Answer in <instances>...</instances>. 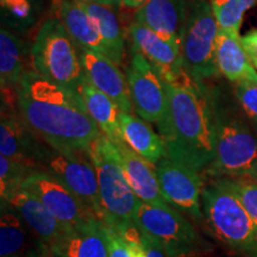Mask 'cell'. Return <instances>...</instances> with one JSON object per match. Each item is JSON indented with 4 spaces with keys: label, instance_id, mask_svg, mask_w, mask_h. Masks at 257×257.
Wrapping results in <instances>:
<instances>
[{
    "label": "cell",
    "instance_id": "obj_1",
    "mask_svg": "<svg viewBox=\"0 0 257 257\" xmlns=\"http://www.w3.org/2000/svg\"><path fill=\"white\" fill-rule=\"evenodd\" d=\"M16 100L24 123L56 152L86 153L100 135L81 93L57 85L35 70L24 74Z\"/></svg>",
    "mask_w": 257,
    "mask_h": 257
},
{
    "label": "cell",
    "instance_id": "obj_2",
    "mask_svg": "<svg viewBox=\"0 0 257 257\" xmlns=\"http://www.w3.org/2000/svg\"><path fill=\"white\" fill-rule=\"evenodd\" d=\"M167 112L157 125L167 156L199 173L205 172L216 153V120L211 91L187 73L178 81H167Z\"/></svg>",
    "mask_w": 257,
    "mask_h": 257
},
{
    "label": "cell",
    "instance_id": "obj_3",
    "mask_svg": "<svg viewBox=\"0 0 257 257\" xmlns=\"http://www.w3.org/2000/svg\"><path fill=\"white\" fill-rule=\"evenodd\" d=\"M216 120V153L205 174L212 179L245 178L257 161V121L219 89L211 91ZM237 101V100H236Z\"/></svg>",
    "mask_w": 257,
    "mask_h": 257
},
{
    "label": "cell",
    "instance_id": "obj_4",
    "mask_svg": "<svg viewBox=\"0 0 257 257\" xmlns=\"http://www.w3.org/2000/svg\"><path fill=\"white\" fill-rule=\"evenodd\" d=\"M88 155L98 178L104 224L124 236L137 234L135 217L142 201L128 184L117 146L100 133L89 147Z\"/></svg>",
    "mask_w": 257,
    "mask_h": 257
},
{
    "label": "cell",
    "instance_id": "obj_5",
    "mask_svg": "<svg viewBox=\"0 0 257 257\" xmlns=\"http://www.w3.org/2000/svg\"><path fill=\"white\" fill-rule=\"evenodd\" d=\"M202 216L218 239L244 257H257V226L238 195L223 179L204 186Z\"/></svg>",
    "mask_w": 257,
    "mask_h": 257
},
{
    "label": "cell",
    "instance_id": "obj_6",
    "mask_svg": "<svg viewBox=\"0 0 257 257\" xmlns=\"http://www.w3.org/2000/svg\"><path fill=\"white\" fill-rule=\"evenodd\" d=\"M31 62L35 72L50 81L80 92L86 81L79 48L60 19H47L32 43Z\"/></svg>",
    "mask_w": 257,
    "mask_h": 257
},
{
    "label": "cell",
    "instance_id": "obj_7",
    "mask_svg": "<svg viewBox=\"0 0 257 257\" xmlns=\"http://www.w3.org/2000/svg\"><path fill=\"white\" fill-rule=\"evenodd\" d=\"M210 0H189L181 53L184 69L198 82L219 74L216 62V44L219 34Z\"/></svg>",
    "mask_w": 257,
    "mask_h": 257
},
{
    "label": "cell",
    "instance_id": "obj_8",
    "mask_svg": "<svg viewBox=\"0 0 257 257\" xmlns=\"http://www.w3.org/2000/svg\"><path fill=\"white\" fill-rule=\"evenodd\" d=\"M135 224L165 250L168 257H188L204 248L201 237L193 225L172 205L141 202Z\"/></svg>",
    "mask_w": 257,
    "mask_h": 257
},
{
    "label": "cell",
    "instance_id": "obj_9",
    "mask_svg": "<svg viewBox=\"0 0 257 257\" xmlns=\"http://www.w3.org/2000/svg\"><path fill=\"white\" fill-rule=\"evenodd\" d=\"M126 80L135 112L148 123L159 125L168 106L165 76L142 54L134 51L126 70Z\"/></svg>",
    "mask_w": 257,
    "mask_h": 257
},
{
    "label": "cell",
    "instance_id": "obj_10",
    "mask_svg": "<svg viewBox=\"0 0 257 257\" xmlns=\"http://www.w3.org/2000/svg\"><path fill=\"white\" fill-rule=\"evenodd\" d=\"M22 188L32 193L68 229L99 219L73 191L48 170H35Z\"/></svg>",
    "mask_w": 257,
    "mask_h": 257
},
{
    "label": "cell",
    "instance_id": "obj_11",
    "mask_svg": "<svg viewBox=\"0 0 257 257\" xmlns=\"http://www.w3.org/2000/svg\"><path fill=\"white\" fill-rule=\"evenodd\" d=\"M48 172L60 179L102 221L98 178L88 152L64 154L50 148L44 160Z\"/></svg>",
    "mask_w": 257,
    "mask_h": 257
},
{
    "label": "cell",
    "instance_id": "obj_12",
    "mask_svg": "<svg viewBox=\"0 0 257 257\" xmlns=\"http://www.w3.org/2000/svg\"><path fill=\"white\" fill-rule=\"evenodd\" d=\"M155 170L161 192L168 204L194 219H201L204 217L201 197L205 185L200 173L168 156L156 163Z\"/></svg>",
    "mask_w": 257,
    "mask_h": 257
},
{
    "label": "cell",
    "instance_id": "obj_13",
    "mask_svg": "<svg viewBox=\"0 0 257 257\" xmlns=\"http://www.w3.org/2000/svg\"><path fill=\"white\" fill-rule=\"evenodd\" d=\"M128 35L134 51L142 54L159 68L167 81L175 82L186 75L181 47L136 22L128 28Z\"/></svg>",
    "mask_w": 257,
    "mask_h": 257
},
{
    "label": "cell",
    "instance_id": "obj_14",
    "mask_svg": "<svg viewBox=\"0 0 257 257\" xmlns=\"http://www.w3.org/2000/svg\"><path fill=\"white\" fill-rule=\"evenodd\" d=\"M79 53L86 80L93 87L111 98L121 112L133 113L135 110L127 80L117 67V63L96 51L79 48Z\"/></svg>",
    "mask_w": 257,
    "mask_h": 257
},
{
    "label": "cell",
    "instance_id": "obj_15",
    "mask_svg": "<svg viewBox=\"0 0 257 257\" xmlns=\"http://www.w3.org/2000/svg\"><path fill=\"white\" fill-rule=\"evenodd\" d=\"M189 0H148L135 14V22L181 47Z\"/></svg>",
    "mask_w": 257,
    "mask_h": 257
},
{
    "label": "cell",
    "instance_id": "obj_16",
    "mask_svg": "<svg viewBox=\"0 0 257 257\" xmlns=\"http://www.w3.org/2000/svg\"><path fill=\"white\" fill-rule=\"evenodd\" d=\"M4 202H8L47 248L59 242L68 230V227L64 226L36 195L23 188L16 191Z\"/></svg>",
    "mask_w": 257,
    "mask_h": 257
},
{
    "label": "cell",
    "instance_id": "obj_17",
    "mask_svg": "<svg viewBox=\"0 0 257 257\" xmlns=\"http://www.w3.org/2000/svg\"><path fill=\"white\" fill-rule=\"evenodd\" d=\"M37 135L24 123L22 117L2 114L0 121V153L3 156L23 163L35 169V165L44 161L49 150L37 142Z\"/></svg>",
    "mask_w": 257,
    "mask_h": 257
},
{
    "label": "cell",
    "instance_id": "obj_18",
    "mask_svg": "<svg viewBox=\"0 0 257 257\" xmlns=\"http://www.w3.org/2000/svg\"><path fill=\"white\" fill-rule=\"evenodd\" d=\"M49 250L55 257H108L107 226L93 219L72 227Z\"/></svg>",
    "mask_w": 257,
    "mask_h": 257
},
{
    "label": "cell",
    "instance_id": "obj_19",
    "mask_svg": "<svg viewBox=\"0 0 257 257\" xmlns=\"http://www.w3.org/2000/svg\"><path fill=\"white\" fill-rule=\"evenodd\" d=\"M53 11L54 17L60 19L78 48L96 51L108 57V50L94 21L78 0H54Z\"/></svg>",
    "mask_w": 257,
    "mask_h": 257
},
{
    "label": "cell",
    "instance_id": "obj_20",
    "mask_svg": "<svg viewBox=\"0 0 257 257\" xmlns=\"http://www.w3.org/2000/svg\"><path fill=\"white\" fill-rule=\"evenodd\" d=\"M117 148L120 153L125 175L138 199L146 204H168L161 192L155 166L134 152L126 142L117 144Z\"/></svg>",
    "mask_w": 257,
    "mask_h": 257
},
{
    "label": "cell",
    "instance_id": "obj_21",
    "mask_svg": "<svg viewBox=\"0 0 257 257\" xmlns=\"http://www.w3.org/2000/svg\"><path fill=\"white\" fill-rule=\"evenodd\" d=\"M216 62L219 73L231 82L257 83V70L244 50L239 34L220 29L216 44Z\"/></svg>",
    "mask_w": 257,
    "mask_h": 257
},
{
    "label": "cell",
    "instance_id": "obj_22",
    "mask_svg": "<svg viewBox=\"0 0 257 257\" xmlns=\"http://www.w3.org/2000/svg\"><path fill=\"white\" fill-rule=\"evenodd\" d=\"M28 55L27 43L17 32L2 27L0 30V82L2 91L17 92L28 70L24 69Z\"/></svg>",
    "mask_w": 257,
    "mask_h": 257
},
{
    "label": "cell",
    "instance_id": "obj_23",
    "mask_svg": "<svg viewBox=\"0 0 257 257\" xmlns=\"http://www.w3.org/2000/svg\"><path fill=\"white\" fill-rule=\"evenodd\" d=\"M120 127L127 146L149 163L155 166L161 159L167 156L161 135L156 134L143 119L133 113L120 112Z\"/></svg>",
    "mask_w": 257,
    "mask_h": 257
},
{
    "label": "cell",
    "instance_id": "obj_24",
    "mask_svg": "<svg viewBox=\"0 0 257 257\" xmlns=\"http://www.w3.org/2000/svg\"><path fill=\"white\" fill-rule=\"evenodd\" d=\"M88 113L102 134L115 146L125 142L120 127V110L117 104L104 93L96 89L87 80L83 82L81 91Z\"/></svg>",
    "mask_w": 257,
    "mask_h": 257
},
{
    "label": "cell",
    "instance_id": "obj_25",
    "mask_svg": "<svg viewBox=\"0 0 257 257\" xmlns=\"http://www.w3.org/2000/svg\"><path fill=\"white\" fill-rule=\"evenodd\" d=\"M78 3L94 21L108 50V57L114 63L120 64L124 57L125 41L119 19L115 14V8L94 4L85 0H78Z\"/></svg>",
    "mask_w": 257,
    "mask_h": 257
},
{
    "label": "cell",
    "instance_id": "obj_26",
    "mask_svg": "<svg viewBox=\"0 0 257 257\" xmlns=\"http://www.w3.org/2000/svg\"><path fill=\"white\" fill-rule=\"evenodd\" d=\"M27 224L12 210L8 202L2 201L0 216V256L27 257L29 233Z\"/></svg>",
    "mask_w": 257,
    "mask_h": 257
},
{
    "label": "cell",
    "instance_id": "obj_27",
    "mask_svg": "<svg viewBox=\"0 0 257 257\" xmlns=\"http://www.w3.org/2000/svg\"><path fill=\"white\" fill-rule=\"evenodd\" d=\"M46 0H0L2 27L23 34L31 30L43 14Z\"/></svg>",
    "mask_w": 257,
    "mask_h": 257
},
{
    "label": "cell",
    "instance_id": "obj_28",
    "mask_svg": "<svg viewBox=\"0 0 257 257\" xmlns=\"http://www.w3.org/2000/svg\"><path fill=\"white\" fill-rule=\"evenodd\" d=\"M212 11L221 30L239 34L244 15L257 5V0H210Z\"/></svg>",
    "mask_w": 257,
    "mask_h": 257
},
{
    "label": "cell",
    "instance_id": "obj_29",
    "mask_svg": "<svg viewBox=\"0 0 257 257\" xmlns=\"http://www.w3.org/2000/svg\"><path fill=\"white\" fill-rule=\"evenodd\" d=\"M35 172L23 163L16 162L0 155V194L2 201L8 200L16 191L22 188V184L29 174Z\"/></svg>",
    "mask_w": 257,
    "mask_h": 257
},
{
    "label": "cell",
    "instance_id": "obj_30",
    "mask_svg": "<svg viewBox=\"0 0 257 257\" xmlns=\"http://www.w3.org/2000/svg\"><path fill=\"white\" fill-rule=\"evenodd\" d=\"M227 186L238 195L244 207L257 226V185L246 179H223Z\"/></svg>",
    "mask_w": 257,
    "mask_h": 257
},
{
    "label": "cell",
    "instance_id": "obj_31",
    "mask_svg": "<svg viewBox=\"0 0 257 257\" xmlns=\"http://www.w3.org/2000/svg\"><path fill=\"white\" fill-rule=\"evenodd\" d=\"M233 93L244 113L250 119L257 121V83L248 81L234 83Z\"/></svg>",
    "mask_w": 257,
    "mask_h": 257
},
{
    "label": "cell",
    "instance_id": "obj_32",
    "mask_svg": "<svg viewBox=\"0 0 257 257\" xmlns=\"http://www.w3.org/2000/svg\"><path fill=\"white\" fill-rule=\"evenodd\" d=\"M108 257H135L130 239L119 231L107 227Z\"/></svg>",
    "mask_w": 257,
    "mask_h": 257
},
{
    "label": "cell",
    "instance_id": "obj_33",
    "mask_svg": "<svg viewBox=\"0 0 257 257\" xmlns=\"http://www.w3.org/2000/svg\"><path fill=\"white\" fill-rule=\"evenodd\" d=\"M242 46L252 66L257 69V30H251L240 37Z\"/></svg>",
    "mask_w": 257,
    "mask_h": 257
},
{
    "label": "cell",
    "instance_id": "obj_34",
    "mask_svg": "<svg viewBox=\"0 0 257 257\" xmlns=\"http://www.w3.org/2000/svg\"><path fill=\"white\" fill-rule=\"evenodd\" d=\"M141 233V242L143 244L144 248V252H146V257H168L167 253L165 252L161 246L157 244L156 242L148 237L147 234H144L142 232Z\"/></svg>",
    "mask_w": 257,
    "mask_h": 257
},
{
    "label": "cell",
    "instance_id": "obj_35",
    "mask_svg": "<svg viewBox=\"0 0 257 257\" xmlns=\"http://www.w3.org/2000/svg\"><path fill=\"white\" fill-rule=\"evenodd\" d=\"M148 0H121V6L127 9H136L138 10L141 6L146 4Z\"/></svg>",
    "mask_w": 257,
    "mask_h": 257
},
{
    "label": "cell",
    "instance_id": "obj_36",
    "mask_svg": "<svg viewBox=\"0 0 257 257\" xmlns=\"http://www.w3.org/2000/svg\"><path fill=\"white\" fill-rule=\"evenodd\" d=\"M85 2L94 3V4L112 6V8H119L121 6V0H85Z\"/></svg>",
    "mask_w": 257,
    "mask_h": 257
},
{
    "label": "cell",
    "instance_id": "obj_37",
    "mask_svg": "<svg viewBox=\"0 0 257 257\" xmlns=\"http://www.w3.org/2000/svg\"><path fill=\"white\" fill-rule=\"evenodd\" d=\"M240 179H246L249 180V181L253 182V184L257 185V161L255 162V165H253L252 169L250 170V173L248 175L245 176V178H240Z\"/></svg>",
    "mask_w": 257,
    "mask_h": 257
},
{
    "label": "cell",
    "instance_id": "obj_38",
    "mask_svg": "<svg viewBox=\"0 0 257 257\" xmlns=\"http://www.w3.org/2000/svg\"><path fill=\"white\" fill-rule=\"evenodd\" d=\"M40 257H55V255L50 251L49 248H47L46 245H43V249H42Z\"/></svg>",
    "mask_w": 257,
    "mask_h": 257
}]
</instances>
